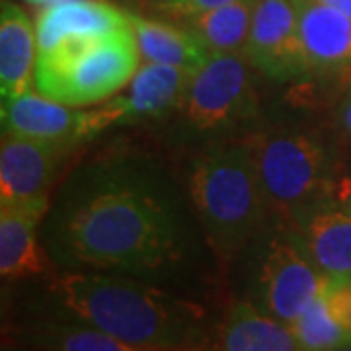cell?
Here are the masks:
<instances>
[{"instance_id":"1","label":"cell","mask_w":351,"mask_h":351,"mask_svg":"<svg viewBox=\"0 0 351 351\" xmlns=\"http://www.w3.org/2000/svg\"><path fill=\"white\" fill-rule=\"evenodd\" d=\"M49 244L64 263L152 277L184 262L188 228L152 172L133 162H106L64 188L49 223Z\"/></svg>"},{"instance_id":"2","label":"cell","mask_w":351,"mask_h":351,"mask_svg":"<svg viewBox=\"0 0 351 351\" xmlns=\"http://www.w3.org/2000/svg\"><path fill=\"white\" fill-rule=\"evenodd\" d=\"M57 301L133 351L201 350L207 343L205 311L137 276L66 271L51 281Z\"/></svg>"},{"instance_id":"3","label":"cell","mask_w":351,"mask_h":351,"mask_svg":"<svg viewBox=\"0 0 351 351\" xmlns=\"http://www.w3.org/2000/svg\"><path fill=\"white\" fill-rule=\"evenodd\" d=\"M188 193L209 244L223 262L244 250L271 213L248 141L199 154L189 168Z\"/></svg>"},{"instance_id":"4","label":"cell","mask_w":351,"mask_h":351,"mask_svg":"<svg viewBox=\"0 0 351 351\" xmlns=\"http://www.w3.org/2000/svg\"><path fill=\"white\" fill-rule=\"evenodd\" d=\"M141 59L133 27L106 36L63 39L38 53L34 88L71 108L96 106L131 82Z\"/></svg>"},{"instance_id":"5","label":"cell","mask_w":351,"mask_h":351,"mask_svg":"<svg viewBox=\"0 0 351 351\" xmlns=\"http://www.w3.org/2000/svg\"><path fill=\"white\" fill-rule=\"evenodd\" d=\"M271 213L291 223L324 201L336 176L324 141L306 129H274L248 141Z\"/></svg>"},{"instance_id":"6","label":"cell","mask_w":351,"mask_h":351,"mask_svg":"<svg viewBox=\"0 0 351 351\" xmlns=\"http://www.w3.org/2000/svg\"><path fill=\"white\" fill-rule=\"evenodd\" d=\"M322 274L302 250L293 230H277L263 242L252 279V302L285 324H293L326 287Z\"/></svg>"},{"instance_id":"7","label":"cell","mask_w":351,"mask_h":351,"mask_svg":"<svg viewBox=\"0 0 351 351\" xmlns=\"http://www.w3.org/2000/svg\"><path fill=\"white\" fill-rule=\"evenodd\" d=\"M180 110L191 129L223 131L258 110L248 59L242 53H211L191 76Z\"/></svg>"},{"instance_id":"8","label":"cell","mask_w":351,"mask_h":351,"mask_svg":"<svg viewBox=\"0 0 351 351\" xmlns=\"http://www.w3.org/2000/svg\"><path fill=\"white\" fill-rule=\"evenodd\" d=\"M193 73L195 71L182 66L145 61L121 94L117 92L94 110H82L80 141L96 137L115 125L156 119L172 110H180Z\"/></svg>"},{"instance_id":"9","label":"cell","mask_w":351,"mask_h":351,"mask_svg":"<svg viewBox=\"0 0 351 351\" xmlns=\"http://www.w3.org/2000/svg\"><path fill=\"white\" fill-rule=\"evenodd\" d=\"M242 55L260 73L289 82L311 73L299 32L297 0H256Z\"/></svg>"},{"instance_id":"10","label":"cell","mask_w":351,"mask_h":351,"mask_svg":"<svg viewBox=\"0 0 351 351\" xmlns=\"http://www.w3.org/2000/svg\"><path fill=\"white\" fill-rule=\"evenodd\" d=\"M71 147L2 135L0 207H22L45 217L57 168Z\"/></svg>"},{"instance_id":"11","label":"cell","mask_w":351,"mask_h":351,"mask_svg":"<svg viewBox=\"0 0 351 351\" xmlns=\"http://www.w3.org/2000/svg\"><path fill=\"white\" fill-rule=\"evenodd\" d=\"M289 228L322 274L330 277L351 276L350 209L322 201L297 215Z\"/></svg>"},{"instance_id":"12","label":"cell","mask_w":351,"mask_h":351,"mask_svg":"<svg viewBox=\"0 0 351 351\" xmlns=\"http://www.w3.org/2000/svg\"><path fill=\"white\" fill-rule=\"evenodd\" d=\"M80 117L82 110L51 100L32 88L2 100V135L73 145L80 141Z\"/></svg>"},{"instance_id":"13","label":"cell","mask_w":351,"mask_h":351,"mask_svg":"<svg viewBox=\"0 0 351 351\" xmlns=\"http://www.w3.org/2000/svg\"><path fill=\"white\" fill-rule=\"evenodd\" d=\"M131 27L129 14L106 0H59L39 8L36 18L38 53L69 38L106 36Z\"/></svg>"},{"instance_id":"14","label":"cell","mask_w":351,"mask_h":351,"mask_svg":"<svg viewBox=\"0 0 351 351\" xmlns=\"http://www.w3.org/2000/svg\"><path fill=\"white\" fill-rule=\"evenodd\" d=\"M299 2V32L311 71L351 73V20L322 0Z\"/></svg>"},{"instance_id":"15","label":"cell","mask_w":351,"mask_h":351,"mask_svg":"<svg viewBox=\"0 0 351 351\" xmlns=\"http://www.w3.org/2000/svg\"><path fill=\"white\" fill-rule=\"evenodd\" d=\"M38 63L36 24L12 0L0 8V94L16 98L34 88Z\"/></svg>"},{"instance_id":"16","label":"cell","mask_w":351,"mask_h":351,"mask_svg":"<svg viewBox=\"0 0 351 351\" xmlns=\"http://www.w3.org/2000/svg\"><path fill=\"white\" fill-rule=\"evenodd\" d=\"M209 348L223 351L301 350L289 324L267 314L254 302H237L215 330Z\"/></svg>"},{"instance_id":"17","label":"cell","mask_w":351,"mask_h":351,"mask_svg":"<svg viewBox=\"0 0 351 351\" xmlns=\"http://www.w3.org/2000/svg\"><path fill=\"white\" fill-rule=\"evenodd\" d=\"M41 219L22 207H0V276L4 281L41 276L49 269L38 242Z\"/></svg>"},{"instance_id":"18","label":"cell","mask_w":351,"mask_h":351,"mask_svg":"<svg viewBox=\"0 0 351 351\" xmlns=\"http://www.w3.org/2000/svg\"><path fill=\"white\" fill-rule=\"evenodd\" d=\"M127 14L137 39L141 57L147 63L172 64V66L197 71L211 55L203 47L199 39L184 25L152 20L135 12Z\"/></svg>"},{"instance_id":"19","label":"cell","mask_w":351,"mask_h":351,"mask_svg":"<svg viewBox=\"0 0 351 351\" xmlns=\"http://www.w3.org/2000/svg\"><path fill=\"white\" fill-rule=\"evenodd\" d=\"M256 0H237L182 20L209 53H242L250 34Z\"/></svg>"},{"instance_id":"20","label":"cell","mask_w":351,"mask_h":351,"mask_svg":"<svg viewBox=\"0 0 351 351\" xmlns=\"http://www.w3.org/2000/svg\"><path fill=\"white\" fill-rule=\"evenodd\" d=\"M27 341L39 350L57 351H133L121 339L113 338L108 332L82 324L63 322H39L27 330Z\"/></svg>"},{"instance_id":"21","label":"cell","mask_w":351,"mask_h":351,"mask_svg":"<svg viewBox=\"0 0 351 351\" xmlns=\"http://www.w3.org/2000/svg\"><path fill=\"white\" fill-rule=\"evenodd\" d=\"M291 330L299 341L301 350L306 351H330L350 348L343 332L334 322L328 313L322 295L318 293L311 304L301 313V316L291 324Z\"/></svg>"},{"instance_id":"22","label":"cell","mask_w":351,"mask_h":351,"mask_svg":"<svg viewBox=\"0 0 351 351\" xmlns=\"http://www.w3.org/2000/svg\"><path fill=\"white\" fill-rule=\"evenodd\" d=\"M320 295L328 313L343 332L351 348V276L330 277Z\"/></svg>"},{"instance_id":"23","label":"cell","mask_w":351,"mask_h":351,"mask_svg":"<svg viewBox=\"0 0 351 351\" xmlns=\"http://www.w3.org/2000/svg\"><path fill=\"white\" fill-rule=\"evenodd\" d=\"M230 2H237V0H174L170 4H166L162 8H156V12H162L166 16H172V18H189V16H195V14L207 12V10H213L219 6H225Z\"/></svg>"},{"instance_id":"24","label":"cell","mask_w":351,"mask_h":351,"mask_svg":"<svg viewBox=\"0 0 351 351\" xmlns=\"http://www.w3.org/2000/svg\"><path fill=\"white\" fill-rule=\"evenodd\" d=\"M324 201L339 205V207H346V209L351 211V174H338L336 172L330 188H328Z\"/></svg>"},{"instance_id":"25","label":"cell","mask_w":351,"mask_h":351,"mask_svg":"<svg viewBox=\"0 0 351 351\" xmlns=\"http://www.w3.org/2000/svg\"><path fill=\"white\" fill-rule=\"evenodd\" d=\"M338 123L339 129L351 138V90L343 96L338 106Z\"/></svg>"},{"instance_id":"26","label":"cell","mask_w":351,"mask_h":351,"mask_svg":"<svg viewBox=\"0 0 351 351\" xmlns=\"http://www.w3.org/2000/svg\"><path fill=\"white\" fill-rule=\"evenodd\" d=\"M322 2H326V4H330V6H334V8L341 10V12L346 14V16L351 20V0H322Z\"/></svg>"},{"instance_id":"27","label":"cell","mask_w":351,"mask_h":351,"mask_svg":"<svg viewBox=\"0 0 351 351\" xmlns=\"http://www.w3.org/2000/svg\"><path fill=\"white\" fill-rule=\"evenodd\" d=\"M27 4H32V6H39V8H43V6H49V4H55V2H59V0H24Z\"/></svg>"},{"instance_id":"28","label":"cell","mask_w":351,"mask_h":351,"mask_svg":"<svg viewBox=\"0 0 351 351\" xmlns=\"http://www.w3.org/2000/svg\"><path fill=\"white\" fill-rule=\"evenodd\" d=\"M143 2H147L149 6H152V8L156 10V8H162V6L170 4V2H174V0H143Z\"/></svg>"}]
</instances>
